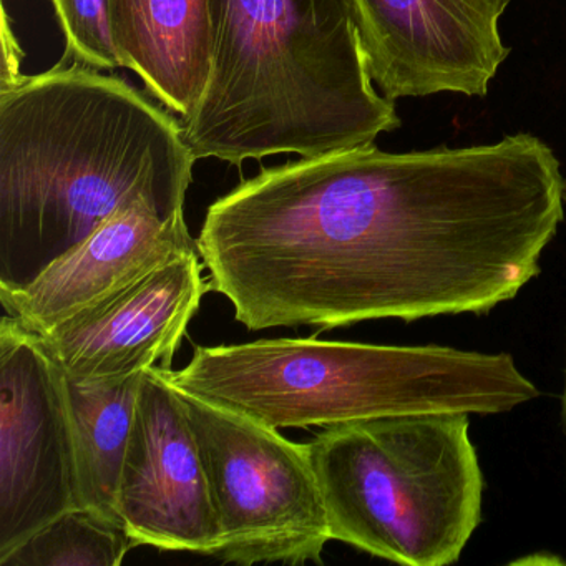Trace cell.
Here are the masks:
<instances>
[{
    "label": "cell",
    "mask_w": 566,
    "mask_h": 566,
    "mask_svg": "<svg viewBox=\"0 0 566 566\" xmlns=\"http://www.w3.org/2000/svg\"><path fill=\"white\" fill-rule=\"evenodd\" d=\"M207 472L221 539L213 558L304 565L331 539L310 443L177 390Z\"/></svg>",
    "instance_id": "cell-6"
},
{
    "label": "cell",
    "mask_w": 566,
    "mask_h": 566,
    "mask_svg": "<svg viewBox=\"0 0 566 566\" xmlns=\"http://www.w3.org/2000/svg\"><path fill=\"white\" fill-rule=\"evenodd\" d=\"M137 543L120 523L74 506L29 536L2 566H118Z\"/></svg>",
    "instance_id": "cell-14"
},
{
    "label": "cell",
    "mask_w": 566,
    "mask_h": 566,
    "mask_svg": "<svg viewBox=\"0 0 566 566\" xmlns=\"http://www.w3.org/2000/svg\"><path fill=\"white\" fill-rule=\"evenodd\" d=\"M510 0H353L370 78L389 101L485 97L509 57L499 22Z\"/></svg>",
    "instance_id": "cell-8"
},
{
    "label": "cell",
    "mask_w": 566,
    "mask_h": 566,
    "mask_svg": "<svg viewBox=\"0 0 566 566\" xmlns=\"http://www.w3.org/2000/svg\"><path fill=\"white\" fill-rule=\"evenodd\" d=\"M310 449L331 539L397 565L449 566L482 523L485 479L470 413L339 423Z\"/></svg>",
    "instance_id": "cell-5"
},
{
    "label": "cell",
    "mask_w": 566,
    "mask_h": 566,
    "mask_svg": "<svg viewBox=\"0 0 566 566\" xmlns=\"http://www.w3.org/2000/svg\"><path fill=\"white\" fill-rule=\"evenodd\" d=\"M559 402H562V407H559V412H562L563 433H565V437H566V334H565V369H563V390H562V397H559Z\"/></svg>",
    "instance_id": "cell-17"
},
{
    "label": "cell",
    "mask_w": 566,
    "mask_h": 566,
    "mask_svg": "<svg viewBox=\"0 0 566 566\" xmlns=\"http://www.w3.org/2000/svg\"><path fill=\"white\" fill-rule=\"evenodd\" d=\"M211 71L180 118L197 160L369 147L400 127L374 88L353 0H210Z\"/></svg>",
    "instance_id": "cell-3"
},
{
    "label": "cell",
    "mask_w": 566,
    "mask_h": 566,
    "mask_svg": "<svg viewBox=\"0 0 566 566\" xmlns=\"http://www.w3.org/2000/svg\"><path fill=\"white\" fill-rule=\"evenodd\" d=\"M195 161L180 120L81 62L0 92V291L28 286L137 201L184 214Z\"/></svg>",
    "instance_id": "cell-2"
},
{
    "label": "cell",
    "mask_w": 566,
    "mask_h": 566,
    "mask_svg": "<svg viewBox=\"0 0 566 566\" xmlns=\"http://www.w3.org/2000/svg\"><path fill=\"white\" fill-rule=\"evenodd\" d=\"M117 512L137 546L213 556L220 545L200 449L164 367H151L142 377Z\"/></svg>",
    "instance_id": "cell-9"
},
{
    "label": "cell",
    "mask_w": 566,
    "mask_h": 566,
    "mask_svg": "<svg viewBox=\"0 0 566 566\" xmlns=\"http://www.w3.org/2000/svg\"><path fill=\"white\" fill-rule=\"evenodd\" d=\"M144 373L101 382L67 377L81 506L120 525L118 483Z\"/></svg>",
    "instance_id": "cell-13"
},
{
    "label": "cell",
    "mask_w": 566,
    "mask_h": 566,
    "mask_svg": "<svg viewBox=\"0 0 566 566\" xmlns=\"http://www.w3.org/2000/svg\"><path fill=\"white\" fill-rule=\"evenodd\" d=\"M81 506L64 367L18 317L0 323V559Z\"/></svg>",
    "instance_id": "cell-7"
},
{
    "label": "cell",
    "mask_w": 566,
    "mask_h": 566,
    "mask_svg": "<svg viewBox=\"0 0 566 566\" xmlns=\"http://www.w3.org/2000/svg\"><path fill=\"white\" fill-rule=\"evenodd\" d=\"M164 373L175 389L277 430L402 413L495 416L539 397L510 354L437 344L306 337L197 346L184 369Z\"/></svg>",
    "instance_id": "cell-4"
},
{
    "label": "cell",
    "mask_w": 566,
    "mask_h": 566,
    "mask_svg": "<svg viewBox=\"0 0 566 566\" xmlns=\"http://www.w3.org/2000/svg\"><path fill=\"white\" fill-rule=\"evenodd\" d=\"M197 248L185 214L167 218L140 200L114 214L28 286L0 291V301L6 314L42 336L175 254Z\"/></svg>",
    "instance_id": "cell-11"
},
{
    "label": "cell",
    "mask_w": 566,
    "mask_h": 566,
    "mask_svg": "<svg viewBox=\"0 0 566 566\" xmlns=\"http://www.w3.org/2000/svg\"><path fill=\"white\" fill-rule=\"evenodd\" d=\"M200 251L175 254L42 339L74 382H101L151 367L170 369L188 324L210 291Z\"/></svg>",
    "instance_id": "cell-10"
},
{
    "label": "cell",
    "mask_w": 566,
    "mask_h": 566,
    "mask_svg": "<svg viewBox=\"0 0 566 566\" xmlns=\"http://www.w3.org/2000/svg\"><path fill=\"white\" fill-rule=\"evenodd\" d=\"M563 200H565V205H566V184H565V190H563Z\"/></svg>",
    "instance_id": "cell-18"
},
{
    "label": "cell",
    "mask_w": 566,
    "mask_h": 566,
    "mask_svg": "<svg viewBox=\"0 0 566 566\" xmlns=\"http://www.w3.org/2000/svg\"><path fill=\"white\" fill-rule=\"evenodd\" d=\"M52 6L65 38L62 61L81 62L97 71L120 69L112 41L107 0H52Z\"/></svg>",
    "instance_id": "cell-15"
},
{
    "label": "cell",
    "mask_w": 566,
    "mask_h": 566,
    "mask_svg": "<svg viewBox=\"0 0 566 566\" xmlns=\"http://www.w3.org/2000/svg\"><path fill=\"white\" fill-rule=\"evenodd\" d=\"M565 184L528 134L301 157L210 205L198 251L248 331L486 316L542 273Z\"/></svg>",
    "instance_id": "cell-1"
},
{
    "label": "cell",
    "mask_w": 566,
    "mask_h": 566,
    "mask_svg": "<svg viewBox=\"0 0 566 566\" xmlns=\"http://www.w3.org/2000/svg\"><path fill=\"white\" fill-rule=\"evenodd\" d=\"M120 69L180 118L193 114L211 71L210 0H107Z\"/></svg>",
    "instance_id": "cell-12"
},
{
    "label": "cell",
    "mask_w": 566,
    "mask_h": 566,
    "mask_svg": "<svg viewBox=\"0 0 566 566\" xmlns=\"http://www.w3.org/2000/svg\"><path fill=\"white\" fill-rule=\"evenodd\" d=\"M22 61H24V52L19 45L18 38L11 28V19H9L6 8L2 9V67H0V92L9 91V88L18 85L24 78L21 74Z\"/></svg>",
    "instance_id": "cell-16"
}]
</instances>
